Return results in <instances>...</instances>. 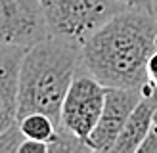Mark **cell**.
I'll use <instances>...</instances> for the list:
<instances>
[{
  "label": "cell",
  "instance_id": "6da1fadb",
  "mask_svg": "<svg viewBox=\"0 0 157 153\" xmlns=\"http://www.w3.org/2000/svg\"><path fill=\"white\" fill-rule=\"evenodd\" d=\"M155 48V13L124 8L81 46V61L107 88H140L147 82L146 65Z\"/></svg>",
  "mask_w": 157,
  "mask_h": 153
},
{
  "label": "cell",
  "instance_id": "7a4b0ae2",
  "mask_svg": "<svg viewBox=\"0 0 157 153\" xmlns=\"http://www.w3.org/2000/svg\"><path fill=\"white\" fill-rule=\"evenodd\" d=\"M78 59L81 48L56 36L25 48L17 73V119L27 113H46L59 125L61 103Z\"/></svg>",
  "mask_w": 157,
  "mask_h": 153
},
{
  "label": "cell",
  "instance_id": "3957f363",
  "mask_svg": "<svg viewBox=\"0 0 157 153\" xmlns=\"http://www.w3.org/2000/svg\"><path fill=\"white\" fill-rule=\"evenodd\" d=\"M50 36L81 46L113 17L124 10L115 0H40Z\"/></svg>",
  "mask_w": 157,
  "mask_h": 153
},
{
  "label": "cell",
  "instance_id": "277c9868",
  "mask_svg": "<svg viewBox=\"0 0 157 153\" xmlns=\"http://www.w3.org/2000/svg\"><path fill=\"white\" fill-rule=\"evenodd\" d=\"M105 92L107 86L98 82L92 75L75 73L61 103L59 126L73 134L77 140L86 144V138L90 136L100 119L105 102Z\"/></svg>",
  "mask_w": 157,
  "mask_h": 153
},
{
  "label": "cell",
  "instance_id": "5b68a950",
  "mask_svg": "<svg viewBox=\"0 0 157 153\" xmlns=\"http://www.w3.org/2000/svg\"><path fill=\"white\" fill-rule=\"evenodd\" d=\"M48 36L40 0H0V46L29 48Z\"/></svg>",
  "mask_w": 157,
  "mask_h": 153
},
{
  "label": "cell",
  "instance_id": "8992f818",
  "mask_svg": "<svg viewBox=\"0 0 157 153\" xmlns=\"http://www.w3.org/2000/svg\"><path fill=\"white\" fill-rule=\"evenodd\" d=\"M144 98V86L140 88H107L105 102L101 107L100 119L90 136L86 138V145L90 151L109 153L121 134L132 109Z\"/></svg>",
  "mask_w": 157,
  "mask_h": 153
},
{
  "label": "cell",
  "instance_id": "52a82bcc",
  "mask_svg": "<svg viewBox=\"0 0 157 153\" xmlns=\"http://www.w3.org/2000/svg\"><path fill=\"white\" fill-rule=\"evenodd\" d=\"M25 48L0 46V132L17 122V73Z\"/></svg>",
  "mask_w": 157,
  "mask_h": 153
},
{
  "label": "cell",
  "instance_id": "ba28073f",
  "mask_svg": "<svg viewBox=\"0 0 157 153\" xmlns=\"http://www.w3.org/2000/svg\"><path fill=\"white\" fill-rule=\"evenodd\" d=\"M155 111H157V107L151 102V98L144 94L140 103L128 115L121 134L117 136L109 153H138L140 144L144 142V138L147 136V132H150V128L153 125Z\"/></svg>",
  "mask_w": 157,
  "mask_h": 153
},
{
  "label": "cell",
  "instance_id": "9c48e42d",
  "mask_svg": "<svg viewBox=\"0 0 157 153\" xmlns=\"http://www.w3.org/2000/svg\"><path fill=\"white\" fill-rule=\"evenodd\" d=\"M17 126L23 138L31 140H40L46 144H54L58 138L59 125L46 113H27L17 119Z\"/></svg>",
  "mask_w": 157,
  "mask_h": 153
},
{
  "label": "cell",
  "instance_id": "30bf717a",
  "mask_svg": "<svg viewBox=\"0 0 157 153\" xmlns=\"http://www.w3.org/2000/svg\"><path fill=\"white\" fill-rule=\"evenodd\" d=\"M23 140V134L19 132L17 122L12 125L8 130L0 132V153H17V145Z\"/></svg>",
  "mask_w": 157,
  "mask_h": 153
},
{
  "label": "cell",
  "instance_id": "8fae6325",
  "mask_svg": "<svg viewBox=\"0 0 157 153\" xmlns=\"http://www.w3.org/2000/svg\"><path fill=\"white\" fill-rule=\"evenodd\" d=\"M17 153H50V144L40 140H31L23 138L21 144L17 145Z\"/></svg>",
  "mask_w": 157,
  "mask_h": 153
},
{
  "label": "cell",
  "instance_id": "7c38bea8",
  "mask_svg": "<svg viewBox=\"0 0 157 153\" xmlns=\"http://www.w3.org/2000/svg\"><path fill=\"white\" fill-rule=\"evenodd\" d=\"M138 153H157V128L151 125L150 132L144 138V142L140 144Z\"/></svg>",
  "mask_w": 157,
  "mask_h": 153
},
{
  "label": "cell",
  "instance_id": "4fadbf2b",
  "mask_svg": "<svg viewBox=\"0 0 157 153\" xmlns=\"http://www.w3.org/2000/svg\"><path fill=\"white\" fill-rule=\"evenodd\" d=\"M146 76H147V84L151 88L157 90V48L151 52L150 59H147V65H146Z\"/></svg>",
  "mask_w": 157,
  "mask_h": 153
},
{
  "label": "cell",
  "instance_id": "5bb4252c",
  "mask_svg": "<svg viewBox=\"0 0 157 153\" xmlns=\"http://www.w3.org/2000/svg\"><path fill=\"white\" fill-rule=\"evenodd\" d=\"M124 8H132V10H144L153 13V0H115Z\"/></svg>",
  "mask_w": 157,
  "mask_h": 153
},
{
  "label": "cell",
  "instance_id": "9a60e30c",
  "mask_svg": "<svg viewBox=\"0 0 157 153\" xmlns=\"http://www.w3.org/2000/svg\"><path fill=\"white\" fill-rule=\"evenodd\" d=\"M144 94H146V96H150V98H151V102H153V103H155V107H157V90H155V88H151L147 82L144 84Z\"/></svg>",
  "mask_w": 157,
  "mask_h": 153
},
{
  "label": "cell",
  "instance_id": "2e32d148",
  "mask_svg": "<svg viewBox=\"0 0 157 153\" xmlns=\"http://www.w3.org/2000/svg\"><path fill=\"white\" fill-rule=\"evenodd\" d=\"M153 126L157 128V111H155V115H153Z\"/></svg>",
  "mask_w": 157,
  "mask_h": 153
},
{
  "label": "cell",
  "instance_id": "e0dca14e",
  "mask_svg": "<svg viewBox=\"0 0 157 153\" xmlns=\"http://www.w3.org/2000/svg\"><path fill=\"white\" fill-rule=\"evenodd\" d=\"M153 13L157 15V0H153Z\"/></svg>",
  "mask_w": 157,
  "mask_h": 153
},
{
  "label": "cell",
  "instance_id": "ac0fdd59",
  "mask_svg": "<svg viewBox=\"0 0 157 153\" xmlns=\"http://www.w3.org/2000/svg\"><path fill=\"white\" fill-rule=\"evenodd\" d=\"M155 19H157V15H155Z\"/></svg>",
  "mask_w": 157,
  "mask_h": 153
}]
</instances>
